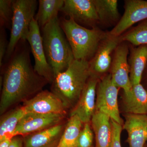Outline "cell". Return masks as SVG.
I'll return each instance as SVG.
<instances>
[{
	"instance_id": "obj_26",
	"label": "cell",
	"mask_w": 147,
	"mask_h": 147,
	"mask_svg": "<svg viewBox=\"0 0 147 147\" xmlns=\"http://www.w3.org/2000/svg\"><path fill=\"white\" fill-rule=\"evenodd\" d=\"M93 140V134L89 124L85 123L76 142V147H91Z\"/></svg>"
},
{
	"instance_id": "obj_31",
	"label": "cell",
	"mask_w": 147,
	"mask_h": 147,
	"mask_svg": "<svg viewBox=\"0 0 147 147\" xmlns=\"http://www.w3.org/2000/svg\"><path fill=\"white\" fill-rule=\"evenodd\" d=\"M11 139H7L0 142V147H9Z\"/></svg>"
},
{
	"instance_id": "obj_20",
	"label": "cell",
	"mask_w": 147,
	"mask_h": 147,
	"mask_svg": "<svg viewBox=\"0 0 147 147\" xmlns=\"http://www.w3.org/2000/svg\"><path fill=\"white\" fill-rule=\"evenodd\" d=\"M92 1L98 16V26H115L121 17L118 8L117 0Z\"/></svg>"
},
{
	"instance_id": "obj_15",
	"label": "cell",
	"mask_w": 147,
	"mask_h": 147,
	"mask_svg": "<svg viewBox=\"0 0 147 147\" xmlns=\"http://www.w3.org/2000/svg\"><path fill=\"white\" fill-rule=\"evenodd\" d=\"M123 129L128 134L129 147H145L147 141V115L127 114Z\"/></svg>"
},
{
	"instance_id": "obj_2",
	"label": "cell",
	"mask_w": 147,
	"mask_h": 147,
	"mask_svg": "<svg viewBox=\"0 0 147 147\" xmlns=\"http://www.w3.org/2000/svg\"><path fill=\"white\" fill-rule=\"evenodd\" d=\"M90 75L89 61L74 59L65 71L55 77L52 92L66 109L70 108L78 102Z\"/></svg>"
},
{
	"instance_id": "obj_7",
	"label": "cell",
	"mask_w": 147,
	"mask_h": 147,
	"mask_svg": "<svg viewBox=\"0 0 147 147\" xmlns=\"http://www.w3.org/2000/svg\"><path fill=\"white\" fill-rule=\"evenodd\" d=\"M26 40L34 58L35 71L44 78L48 83L52 84L55 79L54 71L46 59L40 27L35 18L30 25Z\"/></svg>"
},
{
	"instance_id": "obj_3",
	"label": "cell",
	"mask_w": 147,
	"mask_h": 147,
	"mask_svg": "<svg viewBox=\"0 0 147 147\" xmlns=\"http://www.w3.org/2000/svg\"><path fill=\"white\" fill-rule=\"evenodd\" d=\"M42 30L46 59L53 68L55 78L68 68L74 60V57L58 17L50 21Z\"/></svg>"
},
{
	"instance_id": "obj_14",
	"label": "cell",
	"mask_w": 147,
	"mask_h": 147,
	"mask_svg": "<svg viewBox=\"0 0 147 147\" xmlns=\"http://www.w3.org/2000/svg\"><path fill=\"white\" fill-rule=\"evenodd\" d=\"M99 78L91 74L76 106L70 116L76 115L83 123L91 120L96 110V95Z\"/></svg>"
},
{
	"instance_id": "obj_11",
	"label": "cell",
	"mask_w": 147,
	"mask_h": 147,
	"mask_svg": "<svg viewBox=\"0 0 147 147\" xmlns=\"http://www.w3.org/2000/svg\"><path fill=\"white\" fill-rule=\"evenodd\" d=\"M64 117L62 114L26 113L18 123L13 137L26 136L50 128L60 124Z\"/></svg>"
},
{
	"instance_id": "obj_1",
	"label": "cell",
	"mask_w": 147,
	"mask_h": 147,
	"mask_svg": "<svg viewBox=\"0 0 147 147\" xmlns=\"http://www.w3.org/2000/svg\"><path fill=\"white\" fill-rule=\"evenodd\" d=\"M31 49L27 40H21L6 62L0 101L3 115L16 103L30 99L41 92L48 82L35 71L30 59Z\"/></svg>"
},
{
	"instance_id": "obj_24",
	"label": "cell",
	"mask_w": 147,
	"mask_h": 147,
	"mask_svg": "<svg viewBox=\"0 0 147 147\" xmlns=\"http://www.w3.org/2000/svg\"><path fill=\"white\" fill-rule=\"evenodd\" d=\"M120 38L121 42L126 41L136 47L147 45V19L125 32Z\"/></svg>"
},
{
	"instance_id": "obj_19",
	"label": "cell",
	"mask_w": 147,
	"mask_h": 147,
	"mask_svg": "<svg viewBox=\"0 0 147 147\" xmlns=\"http://www.w3.org/2000/svg\"><path fill=\"white\" fill-rule=\"evenodd\" d=\"M91 121L95 135V147H111L113 132L110 117L105 113L95 110Z\"/></svg>"
},
{
	"instance_id": "obj_28",
	"label": "cell",
	"mask_w": 147,
	"mask_h": 147,
	"mask_svg": "<svg viewBox=\"0 0 147 147\" xmlns=\"http://www.w3.org/2000/svg\"><path fill=\"white\" fill-rule=\"evenodd\" d=\"M9 42L7 40L5 29L1 28L0 31V67H2L3 61L5 57Z\"/></svg>"
},
{
	"instance_id": "obj_13",
	"label": "cell",
	"mask_w": 147,
	"mask_h": 147,
	"mask_svg": "<svg viewBox=\"0 0 147 147\" xmlns=\"http://www.w3.org/2000/svg\"><path fill=\"white\" fill-rule=\"evenodd\" d=\"M124 12L119 23L109 32L115 36H120L134 24L147 19V1L125 0Z\"/></svg>"
},
{
	"instance_id": "obj_6",
	"label": "cell",
	"mask_w": 147,
	"mask_h": 147,
	"mask_svg": "<svg viewBox=\"0 0 147 147\" xmlns=\"http://www.w3.org/2000/svg\"><path fill=\"white\" fill-rule=\"evenodd\" d=\"M119 90L112 82L110 73L101 77L96 88V110L105 113L122 125L123 121L120 115L118 103Z\"/></svg>"
},
{
	"instance_id": "obj_23",
	"label": "cell",
	"mask_w": 147,
	"mask_h": 147,
	"mask_svg": "<svg viewBox=\"0 0 147 147\" xmlns=\"http://www.w3.org/2000/svg\"><path fill=\"white\" fill-rule=\"evenodd\" d=\"M82 123L76 115L70 116L56 147H76L77 139L82 130Z\"/></svg>"
},
{
	"instance_id": "obj_30",
	"label": "cell",
	"mask_w": 147,
	"mask_h": 147,
	"mask_svg": "<svg viewBox=\"0 0 147 147\" xmlns=\"http://www.w3.org/2000/svg\"><path fill=\"white\" fill-rule=\"evenodd\" d=\"M143 81H144L145 84L144 85H142L147 91V65L142 76V82Z\"/></svg>"
},
{
	"instance_id": "obj_17",
	"label": "cell",
	"mask_w": 147,
	"mask_h": 147,
	"mask_svg": "<svg viewBox=\"0 0 147 147\" xmlns=\"http://www.w3.org/2000/svg\"><path fill=\"white\" fill-rule=\"evenodd\" d=\"M63 125H57L25 136L24 147H54L57 146L63 133Z\"/></svg>"
},
{
	"instance_id": "obj_25",
	"label": "cell",
	"mask_w": 147,
	"mask_h": 147,
	"mask_svg": "<svg viewBox=\"0 0 147 147\" xmlns=\"http://www.w3.org/2000/svg\"><path fill=\"white\" fill-rule=\"evenodd\" d=\"M13 0L0 1L1 28L11 29L13 16Z\"/></svg>"
},
{
	"instance_id": "obj_16",
	"label": "cell",
	"mask_w": 147,
	"mask_h": 147,
	"mask_svg": "<svg viewBox=\"0 0 147 147\" xmlns=\"http://www.w3.org/2000/svg\"><path fill=\"white\" fill-rule=\"evenodd\" d=\"M129 79L133 86L141 84L143 73L147 65V45L136 47L129 44Z\"/></svg>"
},
{
	"instance_id": "obj_5",
	"label": "cell",
	"mask_w": 147,
	"mask_h": 147,
	"mask_svg": "<svg viewBox=\"0 0 147 147\" xmlns=\"http://www.w3.org/2000/svg\"><path fill=\"white\" fill-rule=\"evenodd\" d=\"M36 0H13L10 37L4 59L8 61L21 40H26L30 25L37 8Z\"/></svg>"
},
{
	"instance_id": "obj_10",
	"label": "cell",
	"mask_w": 147,
	"mask_h": 147,
	"mask_svg": "<svg viewBox=\"0 0 147 147\" xmlns=\"http://www.w3.org/2000/svg\"><path fill=\"white\" fill-rule=\"evenodd\" d=\"M61 11L82 26H98V16L92 0H64Z\"/></svg>"
},
{
	"instance_id": "obj_18",
	"label": "cell",
	"mask_w": 147,
	"mask_h": 147,
	"mask_svg": "<svg viewBox=\"0 0 147 147\" xmlns=\"http://www.w3.org/2000/svg\"><path fill=\"white\" fill-rule=\"evenodd\" d=\"M123 108L127 114L147 115V91L142 84L123 92Z\"/></svg>"
},
{
	"instance_id": "obj_29",
	"label": "cell",
	"mask_w": 147,
	"mask_h": 147,
	"mask_svg": "<svg viewBox=\"0 0 147 147\" xmlns=\"http://www.w3.org/2000/svg\"><path fill=\"white\" fill-rule=\"evenodd\" d=\"M9 147H24V139L20 136L13 137L11 139Z\"/></svg>"
},
{
	"instance_id": "obj_21",
	"label": "cell",
	"mask_w": 147,
	"mask_h": 147,
	"mask_svg": "<svg viewBox=\"0 0 147 147\" xmlns=\"http://www.w3.org/2000/svg\"><path fill=\"white\" fill-rule=\"evenodd\" d=\"M38 9L35 19L41 29L54 18L58 17L64 0H39Z\"/></svg>"
},
{
	"instance_id": "obj_32",
	"label": "cell",
	"mask_w": 147,
	"mask_h": 147,
	"mask_svg": "<svg viewBox=\"0 0 147 147\" xmlns=\"http://www.w3.org/2000/svg\"><path fill=\"white\" fill-rule=\"evenodd\" d=\"M91 147H94L92 146Z\"/></svg>"
},
{
	"instance_id": "obj_12",
	"label": "cell",
	"mask_w": 147,
	"mask_h": 147,
	"mask_svg": "<svg viewBox=\"0 0 147 147\" xmlns=\"http://www.w3.org/2000/svg\"><path fill=\"white\" fill-rule=\"evenodd\" d=\"M23 107L26 113L65 115L66 108L63 102L52 92L41 91L24 101Z\"/></svg>"
},
{
	"instance_id": "obj_4",
	"label": "cell",
	"mask_w": 147,
	"mask_h": 147,
	"mask_svg": "<svg viewBox=\"0 0 147 147\" xmlns=\"http://www.w3.org/2000/svg\"><path fill=\"white\" fill-rule=\"evenodd\" d=\"M60 21L74 59L89 61L96 53L106 31L98 26L92 28L82 26L71 18H63Z\"/></svg>"
},
{
	"instance_id": "obj_22",
	"label": "cell",
	"mask_w": 147,
	"mask_h": 147,
	"mask_svg": "<svg viewBox=\"0 0 147 147\" xmlns=\"http://www.w3.org/2000/svg\"><path fill=\"white\" fill-rule=\"evenodd\" d=\"M26 114L23 106L15 108L6 114L0 122V142L12 139L13 133L21 119Z\"/></svg>"
},
{
	"instance_id": "obj_27",
	"label": "cell",
	"mask_w": 147,
	"mask_h": 147,
	"mask_svg": "<svg viewBox=\"0 0 147 147\" xmlns=\"http://www.w3.org/2000/svg\"><path fill=\"white\" fill-rule=\"evenodd\" d=\"M112 125L113 139L111 147H121V135L122 130V125L111 119Z\"/></svg>"
},
{
	"instance_id": "obj_33",
	"label": "cell",
	"mask_w": 147,
	"mask_h": 147,
	"mask_svg": "<svg viewBox=\"0 0 147 147\" xmlns=\"http://www.w3.org/2000/svg\"></svg>"
},
{
	"instance_id": "obj_8",
	"label": "cell",
	"mask_w": 147,
	"mask_h": 147,
	"mask_svg": "<svg viewBox=\"0 0 147 147\" xmlns=\"http://www.w3.org/2000/svg\"><path fill=\"white\" fill-rule=\"evenodd\" d=\"M121 42L120 36H113L109 31H106L96 53L89 61L91 74L96 75L99 79L100 75L107 74L110 71L114 52Z\"/></svg>"
},
{
	"instance_id": "obj_9",
	"label": "cell",
	"mask_w": 147,
	"mask_h": 147,
	"mask_svg": "<svg viewBox=\"0 0 147 147\" xmlns=\"http://www.w3.org/2000/svg\"><path fill=\"white\" fill-rule=\"evenodd\" d=\"M129 52V44L126 41H122L114 52L110 74L112 82L123 92L130 90L132 88L129 79V66L128 57Z\"/></svg>"
}]
</instances>
